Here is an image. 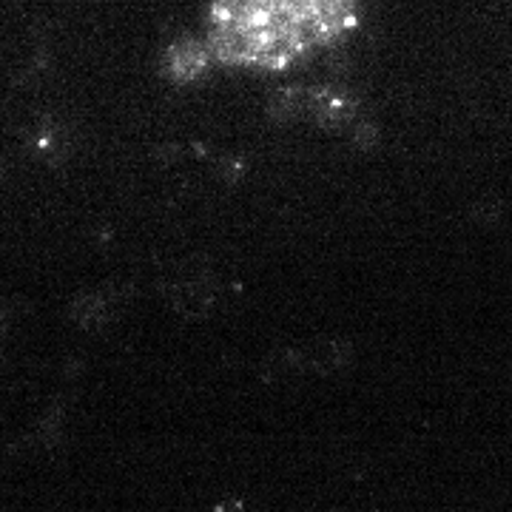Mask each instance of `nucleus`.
Masks as SVG:
<instances>
[{
  "label": "nucleus",
  "instance_id": "nucleus-4",
  "mask_svg": "<svg viewBox=\"0 0 512 512\" xmlns=\"http://www.w3.org/2000/svg\"><path fill=\"white\" fill-rule=\"evenodd\" d=\"M0 325H3V322H0Z\"/></svg>",
  "mask_w": 512,
  "mask_h": 512
},
{
  "label": "nucleus",
  "instance_id": "nucleus-2",
  "mask_svg": "<svg viewBox=\"0 0 512 512\" xmlns=\"http://www.w3.org/2000/svg\"><path fill=\"white\" fill-rule=\"evenodd\" d=\"M214 512H248L245 510V504L239 501V498H228V501H222L220 507Z\"/></svg>",
  "mask_w": 512,
  "mask_h": 512
},
{
  "label": "nucleus",
  "instance_id": "nucleus-1",
  "mask_svg": "<svg viewBox=\"0 0 512 512\" xmlns=\"http://www.w3.org/2000/svg\"><path fill=\"white\" fill-rule=\"evenodd\" d=\"M171 57H174V72L188 77V74L200 72V66L205 63V49H200V46H183Z\"/></svg>",
  "mask_w": 512,
  "mask_h": 512
},
{
  "label": "nucleus",
  "instance_id": "nucleus-3",
  "mask_svg": "<svg viewBox=\"0 0 512 512\" xmlns=\"http://www.w3.org/2000/svg\"><path fill=\"white\" fill-rule=\"evenodd\" d=\"M311 3H319V6H333V3H342V0H311Z\"/></svg>",
  "mask_w": 512,
  "mask_h": 512
}]
</instances>
